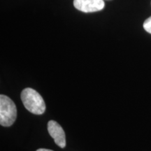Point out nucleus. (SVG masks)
I'll use <instances>...</instances> for the list:
<instances>
[{
  "instance_id": "obj_1",
  "label": "nucleus",
  "mask_w": 151,
  "mask_h": 151,
  "mask_svg": "<svg viewBox=\"0 0 151 151\" xmlns=\"http://www.w3.org/2000/svg\"><path fill=\"white\" fill-rule=\"evenodd\" d=\"M20 98L24 106L30 113L41 115L46 111V104L41 95L32 88H27L22 90Z\"/></svg>"
},
{
  "instance_id": "obj_2",
  "label": "nucleus",
  "mask_w": 151,
  "mask_h": 151,
  "mask_svg": "<svg viewBox=\"0 0 151 151\" xmlns=\"http://www.w3.org/2000/svg\"><path fill=\"white\" fill-rule=\"evenodd\" d=\"M17 118V109L14 101L7 96L0 95V124L3 127H10Z\"/></svg>"
},
{
  "instance_id": "obj_3",
  "label": "nucleus",
  "mask_w": 151,
  "mask_h": 151,
  "mask_svg": "<svg viewBox=\"0 0 151 151\" xmlns=\"http://www.w3.org/2000/svg\"><path fill=\"white\" fill-rule=\"evenodd\" d=\"M73 6L82 12L92 13L102 10L105 3L104 0H73Z\"/></svg>"
},
{
  "instance_id": "obj_4",
  "label": "nucleus",
  "mask_w": 151,
  "mask_h": 151,
  "mask_svg": "<svg viewBox=\"0 0 151 151\" xmlns=\"http://www.w3.org/2000/svg\"><path fill=\"white\" fill-rule=\"evenodd\" d=\"M48 131L49 134L54 139L55 143L58 146L62 148H65V133L59 123L55 120H50L48 123Z\"/></svg>"
},
{
  "instance_id": "obj_5",
  "label": "nucleus",
  "mask_w": 151,
  "mask_h": 151,
  "mask_svg": "<svg viewBox=\"0 0 151 151\" xmlns=\"http://www.w3.org/2000/svg\"><path fill=\"white\" fill-rule=\"evenodd\" d=\"M143 28L147 32L151 34V16L145 20L144 23H143Z\"/></svg>"
},
{
  "instance_id": "obj_6",
  "label": "nucleus",
  "mask_w": 151,
  "mask_h": 151,
  "mask_svg": "<svg viewBox=\"0 0 151 151\" xmlns=\"http://www.w3.org/2000/svg\"><path fill=\"white\" fill-rule=\"evenodd\" d=\"M37 151H53V150H49V149H46V148H39L38 149Z\"/></svg>"
}]
</instances>
